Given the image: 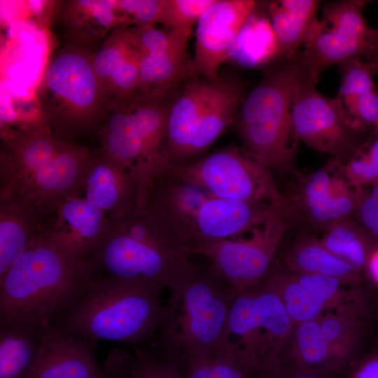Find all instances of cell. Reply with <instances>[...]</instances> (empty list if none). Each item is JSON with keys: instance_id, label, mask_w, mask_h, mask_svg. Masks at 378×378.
<instances>
[{"instance_id": "10", "label": "cell", "mask_w": 378, "mask_h": 378, "mask_svg": "<svg viewBox=\"0 0 378 378\" xmlns=\"http://www.w3.org/2000/svg\"><path fill=\"white\" fill-rule=\"evenodd\" d=\"M316 83L307 74L296 85L292 106L294 132L312 148L342 160L354 151L355 134L360 127L341 100L323 96Z\"/></svg>"}, {"instance_id": "45", "label": "cell", "mask_w": 378, "mask_h": 378, "mask_svg": "<svg viewBox=\"0 0 378 378\" xmlns=\"http://www.w3.org/2000/svg\"><path fill=\"white\" fill-rule=\"evenodd\" d=\"M367 155L373 169L374 179L378 180V139L370 146Z\"/></svg>"}, {"instance_id": "37", "label": "cell", "mask_w": 378, "mask_h": 378, "mask_svg": "<svg viewBox=\"0 0 378 378\" xmlns=\"http://www.w3.org/2000/svg\"><path fill=\"white\" fill-rule=\"evenodd\" d=\"M164 0L115 1L122 24L153 25L160 23Z\"/></svg>"}, {"instance_id": "4", "label": "cell", "mask_w": 378, "mask_h": 378, "mask_svg": "<svg viewBox=\"0 0 378 378\" xmlns=\"http://www.w3.org/2000/svg\"><path fill=\"white\" fill-rule=\"evenodd\" d=\"M169 290L158 329L160 358L179 369L218 347L236 291L211 266Z\"/></svg>"}, {"instance_id": "31", "label": "cell", "mask_w": 378, "mask_h": 378, "mask_svg": "<svg viewBox=\"0 0 378 378\" xmlns=\"http://www.w3.org/2000/svg\"><path fill=\"white\" fill-rule=\"evenodd\" d=\"M320 241L328 250L358 272L366 268L372 251H370L360 232L349 218L326 229Z\"/></svg>"}, {"instance_id": "6", "label": "cell", "mask_w": 378, "mask_h": 378, "mask_svg": "<svg viewBox=\"0 0 378 378\" xmlns=\"http://www.w3.org/2000/svg\"><path fill=\"white\" fill-rule=\"evenodd\" d=\"M293 325L279 298L262 282L236 292L218 349L234 357L248 378L281 366Z\"/></svg>"}, {"instance_id": "14", "label": "cell", "mask_w": 378, "mask_h": 378, "mask_svg": "<svg viewBox=\"0 0 378 378\" xmlns=\"http://www.w3.org/2000/svg\"><path fill=\"white\" fill-rule=\"evenodd\" d=\"M39 338L27 378H108L96 359L98 341L72 335L53 324L39 329Z\"/></svg>"}, {"instance_id": "38", "label": "cell", "mask_w": 378, "mask_h": 378, "mask_svg": "<svg viewBox=\"0 0 378 378\" xmlns=\"http://www.w3.org/2000/svg\"><path fill=\"white\" fill-rule=\"evenodd\" d=\"M141 55L136 52L113 73L106 89L115 94L120 102H128L135 99L139 78Z\"/></svg>"}, {"instance_id": "40", "label": "cell", "mask_w": 378, "mask_h": 378, "mask_svg": "<svg viewBox=\"0 0 378 378\" xmlns=\"http://www.w3.org/2000/svg\"><path fill=\"white\" fill-rule=\"evenodd\" d=\"M342 174L350 186L358 187L374 178L373 169L368 158L354 157L342 167Z\"/></svg>"}, {"instance_id": "34", "label": "cell", "mask_w": 378, "mask_h": 378, "mask_svg": "<svg viewBox=\"0 0 378 378\" xmlns=\"http://www.w3.org/2000/svg\"><path fill=\"white\" fill-rule=\"evenodd\" d=\"M178 370L184 378H248L234 358L219 349L189 361Z\"/></svg>"}, {"instance_id": "23", "label": "cell", "mask_w": 378, "mask_h": 378, "mask_svg": "<svg viewBox=\"0 0 378 378\" xmlns=\"http://www.w3.org/2000/svg\"><path fill=\"white\" fill-rule=\"evenodd\" d=\"M52 226L63 234L80 257L87 260L106 237L110 219L104 211L78 195L59 206Z\"/></svg>"}, {"instance_id": "15", "label": "cell", "mask_w": 378, "mask_h": 378, "mask_svg": "<svg viewBox=\"0 0 378 378\" xmlns=\"http://www.w3.org/2000/svg\"><path fill=\"white\" fill-rule=\"evenodd\" d=\"M168 94L127 102L141 144V155L134 173L137 186L136 205L138 206L147 204L154 180L166 168L164 149L173 100L168 99Z\"/></svg>"}, {"instance_id": "35", "label": "cell", "mask_w": 378, "mask_h": 378, "mask_svg": "<svg viewBox=\"0 0 378 378\" xmlns=\"http://www.w3.org/2000/svg\"><path fill=\"white\" fill-rule=\"evenodd\" d=\"M214 0H164L160 23L167 29L189 37L194 24Z\"/></svg>"}, {"instance_id": "9", "label": "cell", "mask_w": 378, "mask_h": 378, "mask_svg": "<svg viewBox=\"0 0 378 378\" xmlns=\"http://www.w3.org/2000/svg\"><path fill=\"white\" fill-rule=\"evenodd\" d=\"M287 229L284 213L274 211L246 237L220 241L196 248L193 254L207 258L211 267L236 292L262 283Z\"/></svg>"}, {"instance_id": "17", "label": "cell", "mask_w": 378, "mask_h": 378, "mask_svg": "<svg viewBox=\"0 0 378 378\" xmlns=\"http://www.w3.org/2000/svg\"><path fill=\"white\" fill-rule=\"evenodd\" d=\"M0 196L18 192L55 154L62 142L50 127L4 133Z\"/></svg>"}, {"instance_id": "5", "label": "cell", "mask_w": 378, "mask_h": 378, "mask_svg": "<svg viewBox=\"0 0 378 378\" xmlns=\"http://www.w3.org/2000/svg\"><path fill=\"white\" fill-rule=\"evenodd\" d=\"M308 74L302 52L270 71L245 97L237 118L244 150L271 171L289 172L296 152L292 121L295 89Z\"/></svg>"}, {"instance_id": "36", "label": "cell", "mask_w": 378, "mask_h": 378, "mask_svg": "<svg viewBox=\"0 0 378 378\" xmlns=\"http://www.w3.org/2000/svg\"><path fill=\"white\" fill-rule=\"evenodd\" d=\"M134 44L141 55L158 52L183 41L189 37L169 29H160L153 25L130 27Z\"/></svg>"}, {"instance_id": "8", "label": "cell", "mask_w": 378, "mask_h": 378, "mask_svg": "<svg viewBox=\"0 0 378 378\" xmlns=\"http://www.w3.org/2000/svg\"><path fill=\"white\" fill-rule=\"evenodd\" d=\"M164 172L198 188L210 197L265 202L284 214L286 200L278 190L271 169L244 149L230 145Z\"/></svg>"}, {"instance_id": "43", "label": "cell", "mask_w": 378, "mask_h": 378, "mask_svg": "<svg viewBox=\"0 0 378 378\" xmlns=\"http://www.w3.org/2000/svg\"><path fill=\"white\" fill-rule=\"evenodd\" d=\"M348 378H378V349L357 359Z\"/></svg>"}, {"instance_id": "19", "label": "cell", "mask_w": 378, "mask_h": 378, "mask_svg": "<svg viewBox=\"0 0 378 378\" xmlns=\"http://www.w3.org/2000/svg\"><path fill=\"white\" fill-rule=\"evenodd\" d=\"M341 160L334 158L320 169L298 176L290 194L284 195L287 220L298 219L309 227L324 232L342 220L330 192V184Z\"/></svg>"}, {"instance_id": "25", "label": "cell", "mask_w": 378, "mask_h": 378, "mask_svg": "<svg viewBox=\"0 0 378 378\" xmlns=\"http://www.w3.org/2000/svg\"><path fill=\"white\" fill-rule=\"evenodd\" d=\"M188 43L183 41L166 50L141 55L135 99L165 95L192 78Z\"/></svg>"}, {"instance_id": "46", "label": "cell", "mask_w": 378, "mask_h": 378, "mask_svg": "<svg viewBox=\"0 0 378 378\" xmlns=\"http://www.w3.org/2000/svg\"><path fill=\"white\" fill-rule=\"evenodd\" d=\"M106 372H107V374L108 375V378H120L118 374H115L113 372H111L108 371V370H106Z\"/></svg>"}, {"instance_id": "20", "label": "cell", "mask_w": 378, "mask_h": 378, "mask_svg": "<svg viewBox=\"0 0 378 378\" xmlns=\"http://www.w3.org/2000/svg\"><path fill=\"white\" fill-rule=\"evenodd\" d=\"M84 190L85 198L111 220L120 218L136 205L135 178L101 150L90 153Z\"/></svg>"}, {"instance_id": "44", "label": "cell", "mask_w": 378, "mask_h": 378, "mask_svg": "<svg viewBox=\"0 0 378 378\" xmlns=\"http://www.w3.org/2000/svg\"><path fill=\"white\" fill-rule=\"evenodd\" d=\"M366 268L370 279L378 286V246L370 253Z\"/></svg>"}, {"instance_id": "13", "label": "cell", "mask_w": 378, "mask_h": 378, "mask_svg": "<svg viewBox=\"0 0 378 378\" xmlns=\"http://www.w3.org/2000/svg\"><path fill=\"white\" fill-rule=\"evenodd\" d=\"M302 51L309 76L318 80L322 71L332 64L361 59L378 74V29L366 22L323 26Z\"/></svg>"}, {"instance_id": "2", "label": "cell", "mask_w": 378, "mask_h": 378, "mask_svg": "<svg viewBox=\"0 0 378 378\" xmlns=\"http://www.w3.org/2000/svg\"><path fill=\"white\" fill-rule=\"evenodd\" d=\"M192 255L188 239L147 203L110 220L106 237L87 260L95 272L169 289L197 270Z\"/></svg>"}, {"instance_id": "18", "label": "cell", "mask_w": 378, "mask_h": 378, "mask_svg": "<svg viewBox=\"0 0 378 378\" xmlns=\"http://www.w3.org/2000/svg\"><path fill=\"white\" fill-rule=\"evenodd\" d=\"M220 76L216 79L190 78L183 83L181 90L173 99L164 149L166 167L188 162L193 132L218 88Z\"/></svg>"}, {"instance_id": "47", "label": "cell", "mask_w": 378, "mask_h": 378, "mask_svg": "<svg viewBox=\"0 0 378 378\" xmlns=\"http://www.w3.org/2000/svg\"><path fill=\"white\" fill-rule=\"evenodd\" d=\"M132 378H134V375H133V373H132Z\"/></svg>"}, {"instance_id": "7", "label": "cell", "mask_w": 378, "mask_h": 378, "mask_svg": "<svg viewBox=\"0 0 378 378\" xmlns=\"http://www.w3.org/2000/svg\"><path fill=\"white\" fill-rule=\"evenodd\" d=\"M92 58L75 48L60 50L50 59L39 90L46 120L62 140L93 127L104 87Z\"/></svg>"}, {"instance_id": "29", "label": "cell", "mask_w": 378, "mask_h": 378, "mask_svg": "<svg viewBox=\"0 0 378 378\" xmlns=\"http://www.w3.org/2000/svg\"><path fill=\"white\" fill-rule=\"evenodd\" d=\"M118 104L99 131L100 150L134 177L141 155V139L127 104Z\"/></svg>"}, {"instance_id": "3", "label": "cell", "mask_w": 378, "mask_h": 378, "mask_svg": "<svg viewBox=\"0 0 378 378\" xmlns=\"http://www.w3.org/2000/svg\"><path fill=\"white\" fill-rule=\"evenodd\" d=\"M162 288L94 275L83 296L52 324L80 338L138 343L159 328L164 310Z\"/></svg>"}, {"instance_id": "16", "label": "cell", "mask_w": 378, "mask_h": 378, "mask_svg": "<svg viewBox=\"0 0 378 378\" xmlns=\"http://www.w3.org/2000/svg\"><path fill=\"white\" fill-rule=\"evenodd\" d=\"M276 210L279 209L265 202L210 197L195 220L191 237L192 253L206 245L244 237Z\"/></svg>"}, {"instance_id": "24", "label": "cell", "mask_w": 378, "mask_h": 378, "mask_svg": "<svg viewBox=\"0 0 378 378\" xmlns=\"http://www.w3.org/2000/svg\"><path fill=\"white\" fill-rule=\"evenodd\" d=\"M244 98L245 87L239 78L220 76L218 88L193 132L187 162L201 156L235 120Z\"/></svg>"}, {"instance_id": "42", "label": "cell", "mask_w": 378, "mask_h": 378, "mask_svg": "<svg viewBox=\"0 0 378 378\" xmlns=\"http://www.w3.org/2000/svg\"><path fill=\"white\" fill-rule=\"evenodd\" d=\"M360 216L364 225L378 237V185L361 204Z\"/></svg>"}, {"instance_id": "12", "label": "cell", "mask_w": 378, "mask_h": 378, "mask_svg": "<svg viewBox=\"0 0 378 378\" xmlns=\"http://www.w3.org/2000/svg\"><path fill=\"white\" fill-rule=\"evenodd\" d=\"M90 155L85 148L64 141L53 157L27 186L13 194L31 200L45 215L54 218L64 201L78 196L84 190Z\"/></svg>"}, {"instance_id": "39", "label": "cell", "mask_w": 378, "mask_h": 378, "mask_svg": "<svg viewBox=\"0 0 378 378\" xmlns=\"http://www.w3.org/2000/svg\"><path fill=\"white\" fill-rule=\"evenodd\" d=\"M132 369L134 378H184L176 366L146 348L135 350Z\"/></svg>"}, {"instance_id": "26", "label": "cell", "mask_w": 378, "mask_h": 378, "mask_svg": "<svg viewBox=\"0 0 378 378\" xmlns=\"http://www.w3.org/2000/svg\"><path fill=\"white\" fill-rule=\"evenodd\" d=\"M209 197L202 190L163 172L154 180L147 203L162 212L191 244L197 216Z\"/></svg>"}, {"instance_id": "33", "label": "cell", "mask_w": 378, "mask_h": 378, "mask_svg": "<svg viewBox=\"0 0 378 378\" xmlns=\"http://www.w3.org/2000/svg\"><path fill=\"white\" fill-rule=\"evenodd\" d=\"M136 52L130 27L120 25L92 58L93 69L104 90L113 73Z\"/></svg>"}, {"instance_id": "41", "label": "cell", "mask_w": 378, "mask_h": 378, "mask_svg": "<svg viewBox=\"0 0 378 378\" xmlns=\"http://www.w3.org/2000/svg\"><path fill=\"white\" fill-rule=\"evenodd\" d=\"M340 373L289 371L279 366L258 372L248 378H343Z\"/></svg>"}, {"instance_id": "21", "label": "cell", "mask_w": 378, "mask_h": 378, "mask_svg": "<svg viewBox=\"0 0 378 378\" xmlns=\"http://www.w3.org/2000/svg\"><path fill=\"white\" fill-rule=\"evenodd\" d=\"M31 200L21 195L0 197V277L52 223Z\"/></svg>"}, {"instance_id": "30", "label": "cell", "mask_w": 378, "mask_h": 378, "mask_svg": "<svg viewBox=\"0 0 378 378\" xmlns=\"http://www.w3.org/2000/svg\"><path fill=\"white\" fill-rule=\"evenodd\" d=\"M39 342V329L0 323V378H27Z\"/></svg>"}, {"instance_id": "11", "label": "cell", "mask_w": 378, "mask_h": 378, "mask_svg": "<svg viewBox=\"0 0 378 378\" xmlns=\"http://www.w3.org/2000/svg\"><path fill=\"white\" fill-rule=\"evenodd\" d=\"M253 0H214L197 23L192 77L216 79L247 20L256 8Z\"/></svg>"}, {"instance_id": "27", "label": "cell", "mask_w": 378, "mask_h": 378, "mask_svg": "<svg viewBox=\"0 0 378 378\" xmlns=\"http://www.w3.org/2000/svg\"><path fill=\"white\" fill-rule=\"evenodd\" d=\"M339 66L341 83L337 97L348 115L360 128L378 125V91L373 68L359 58Z\"/></svg>"}, {"instance_id": "32", "label": "cell", "mask_w": 378, "mask_h": 378, "mask_svg": "<svg viewBox=\"0 0 378 378\" xmlns=\"http://www.w3.org/2000/svg\"><path fill=\"white\" fill-rule=\"evenodd\" d=\"M71 8L69 26L84 38L97 36L118 24L122 25L115 1H76Z\"/></svg>"}, {"instance_id": "22", "label": "cell", "mask_w": 378, "mask_h": 378, "mask_svg": "<svg viewBox=\"0 0 378 378\" xmlns=\"http://www.w3.org/2000/svg\"><path fill=\"white\" fill-rule=\"evenodd\" d=\"M318 3L315 0H281L268 4L276 58L294 57L302 45L323 31V24L316 15Z\"/></svg>"}, {"instance_id": "1", "label": "cell", "mask_w": 378, "mask_h": 378, "mask_svg": "<svg viewBox=\"0 0 378 378\" xmlns=\"http://www.w3.org/2000/svg\"><path fill=\"white\" fill-rule=\"evenodd\" d=\"M95 272L50 225L0 277V323L41 329L85 293Z\"/></svg>"}, {"instance_id": "28", "label": "cell", "mask_w": 378, "mask_h": 378, "mask_svg": "<svg viewBox=\"0 0 378 378\" xmlns=\"http://www.w3.org/2000/svg\"><path fill=\"white\" fill-rule=\"evenodd\" d=\"M286 269L300 274H321L340 279L352 287H360V272L340 259L321 243L320 239L301 234L284 257Z\"/></svg>"}]
</instances>
